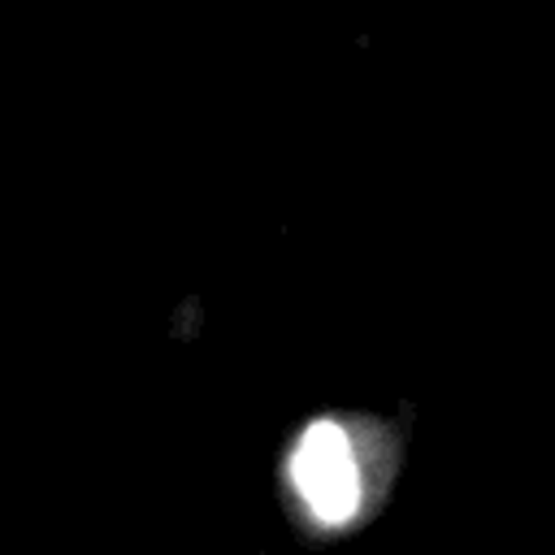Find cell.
Returning <instances> with one entry per match:
<instances>
[{"label": "cell", "mask_w": 555, "mask_h": 555, "mask_svg": "<svg viewBox=\"0 0 555 555\" xmlns=\"http://www.w3.org/2000/svg\"><path fill=\"white\" fill-rule=\"evenodd\" d=\"M291 481L321 525H343L360 507V464L338 421H312L291 447Z\"/></svg>", "instance_id": "6da1fadb"}]
</instances>
